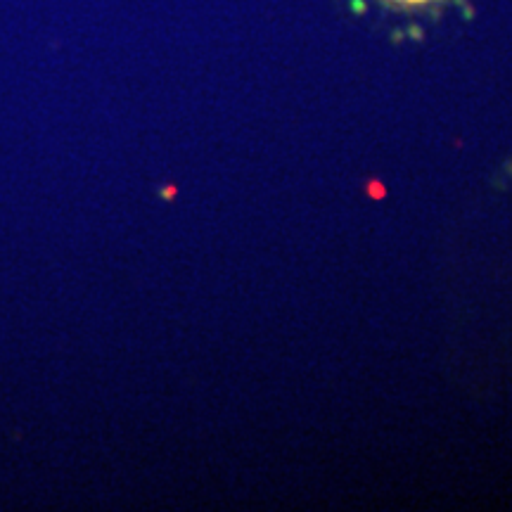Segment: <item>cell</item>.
Masks as SVG:
<instances>
[{
	"label": "cell",
	"instance_id": "1",
	"mask_svg": "<svg viewBox=\"0 0 512 512\" xmlns=\"http://www.w3.org/2000/svg\"><path fill=\"white\" fill-rule=\"evenodd\" d=\"M387 5H396V8H425V5L441 3V0H382Z\"/></svg>",
	"mask_w": 512,
	"mask_h": 512
}]
</instances>
